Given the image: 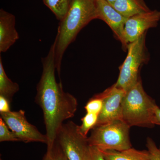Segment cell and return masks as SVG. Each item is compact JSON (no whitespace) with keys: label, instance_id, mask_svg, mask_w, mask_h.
<instances>
[{"label":"cell","instance_id":"obj_14","mask_svg":"<svg viewBox=\"0 0 160 160\" xmlns=\"http://www.w3.org/2000/svg\"><path fill=\"white\" fill-rule=\"evenodd\" d=\"M18 83L12 81L7 76L3 67L2 57H0V96L4 97L11 102L15 93L19 90Z\"/></svg>","mask_w":160,"mask_h":160},{"label":"cell","instance_id":"obj_1","mask_svg":"<svg viewBox=\"0 0 160 160\" xmlns=\"http://www.w3.org/2000/svg\"><path fill=\"white\" fill-rule=\"evenodd\" d=\"M42 62L43 71L37 86L35 101L42 110L48 138L47 149H49L55 143L63 122L74 116L78 102L72 95L64 91L62 82H58L56 79L53 43L48 54L42 58Z\"/></svg>","mask_w":160,"mask_h":160},{"label":"cell","instance_id":"obj_4","mask_svg":"<svg viewBox=\"0 0 160 160\" xmlns=\"http://www.w3.org/2000/svg\"><path fill=\"white\" fill-rule=\"evenodd\" d=\"M130 127L122 120H117L96 126L88 137L89 145L101 151H122L130 149Z\"/></svg>","mask_w":160,"mask_h":160},{"label":"cell","instance_id":"obj_9","mask_svg":"<svg viewBox=\"0 0 160 160\" xmlns=\"http://www.w3.org/2000/svg\"><path fill=\"white\" fill-rule=\"evenodd\" d=\"M160 20V11L151 10L133 16L125 23L124 37L127 45L138 39L150 28L157 26Z\"/></svg>","mask_w":160,"mask_h":160},{"label":"cell","instance_id":"obj_11","mask_svg":"<svg viewBox=\"0 0 160 160\" xmlns=\"http://www.w3.org/2000/svg\"><path fill=\"white\" fill-rule=\"evenodd\" d=\"M14 15L2 9L0 10V52H5L19 38L16 29Z\"/></svg>","mask_w":160,"mask_h":160},{"label":"cell","instance_id":"obj_24","mask_svg":"<svg viewBox=\"0 0 160 160\" xmlns=\"http://www.w3.org/2000/svg\"><path fill=\"white\" fill-rule=\"evenodd\" d=\"M106 1H107L110 5H112L116 0H106Z\"/></svg>","mask_w":160,"mask_h":160},{"label":"cell","instance_id":"obj_19","mask_svg":"<svg viewBox=\"0 0 160 160\" xmlns=\"http://www.w3.org/2000/svg\"><path fill=\"white\" fill-rule=\"evenodd\" d=\"M102 100L95 95L88 101L85 106V109L86 112L94 113L99 115L102 110Z\"/></svg>","mask_w":160,"mask_h":160},{"label":"cell","instance_id":"obj_18","mask_svg":"<svg viewBox=\"0 0 160 160\" xmlns=\"http://www.w3.org/2000/svg\"><path fill=\"white\" fill-rule=\"evenodd\" d=\"M19 142L12 131L9 130V128L4 120L0 118V142Z\"/></svg>","mask_w":160,"mask_h":160},{"label":"cell","instance_id":"obj_5","mask_svg":"<svg viewBox=\"0 0 160 160\" xmlns=\"http://www.w3.org/2000/svg\"><path fill=\"white\" fill-rule=\"evenodd\" d=\"M79 126L72 121L63 123L57 134L56 142L68 160H89L91 147L88 137L81 134Z\"/></svg>","mask_w":160,"mask_h":160},{"label":"cell","instance_id":"obj_13","mask_svg":"<svg viewBox=\"0 0 160 160\" xmlns=\"http://www.w3.org/2000/svg\"><path fill=\"white\" fill-rule=\"evenodd\" d=\"M106 160H149L148 150L130 148L122 151L107 150L101 151Z\"/></svg>","mask_w":160,"mask_h":160},{"label":"cell","instance_id":"obj_15","mask_svg":"<svg viewBox=\"0 0 160 160\" xmlns=\"http://www.w3.org/2000/svg\"><path fill=\"white\" fill-rule=\"evenodd\" d=\"M43 2L57 19L61 21L68 12L71 0H43Z\"/></svg>","mask_w":160,"mask_h":160},{"label":"cell","instance_id":"obj_3","mask_svg":"<svg viewBox=\"0 0 160 160\" xmlns=\"http://www.w3.org/2000/svg\"><path fill=\"white\" fill-rule=\"evenodd\" d=\"M154 100L146 93L139 78L126 92L122 102V120L130 127L152 128L158 125L155 116L157 107Z\"/></svg>","mask_w":160,"mask_h":160},{"label":"cell","instance_id":"obj_8","mask_svg":"<svg viewBox=\"0 0 160 160\" xmlns=\"http://www.w3.org/2000/svg\"><path fill=\"white\" fill-rule=\"evenodd\" d=\"M126 92L114 84L103 92L95 95L103 102L102 108L96 126L115 120H122V102Z\"/></svg>","mask_w":160,"mask_h":160},{"label":"cell","instance_id":"obj_12","mask_svg":"<svg viewBox=\"0 0 160 160\" xmlns=\"http://www.w3.org/2000/svg\"><path fill=\"white\" fill-rule=\"evenodd\" d=\"M111 5L127 18L150 10L145 0H116Z\"/></svg>","mask_w":160,"mask_h":160},{"label":"cell","instance_id":"obj_6","mask_svg":"<svg viewBox=\"0 0 160 160\" xmlns=\"http://www.w3.org/2000/svg\"><path fill=\"white\" fill-rule=\"evenodd\" d=\"M146 35L129 44L127 56L120 67L119 75L115 85L125 91L133 87L139 79V69L146 58Z\"/></svg>","mask_w":160,"mask_h":160},{"label":"cell","instance_id":"obj_2","mask_svg":"<svg viewBox=\"0 0 160 160\" xmlns=\"http://www.w3.org/2000/svg\"><path fill=\"white\" fill-rule=\"evenodd\" d=\"M98 19L96 0H71L65 17L60 21L54 45L55 61L60 76L63 56L84 27Z\"/></svg>","mask_w":160,"mask_h":160},{"label":"cell","instance_id":"obj_17","mask_svg":"<svg viewBox=\"0 0 160 160\" xmlns=\"http://www.w3.org/2000/svg\"><path fill=\"white\" fill-rule=\"evenodd\" d=\"M43 160H68L59 145L56 141L51 149H47Z\"/></svg>","mask_w":160,"mask_h":160},{"label":"cell","instance_id":"obj_10","mask_svg":"<svg viewBox=\"0 0 160 160\" xmlns=\"http://www.w3.org/2000/svg\"><path fill=\"white\" fill-rule=\"evenodd\" d=\"M96 1L98 19L102 20L108 25L117 38L121 42L124 49H127L128 45L124 39V29L128 18L123 16L106 0Z\"/></svg>","mask_w":160,"mask_h":160},{"label":"cell","instance_id":"obj_22","mask_svg":"<svg viewBox=\"0 0 160 160\" xmlns=\"http://www.w3.org/2000/svg\"><path fill=\"white\" fill-rule=\"evenodd\" d=\"M91 147V156L89 160H106L101 151L95 147Z\"/></svg>","mask_w":160,"mask_h":160},{"label":"cell","instance_id":"obj_21","mask_svg":"<svg viewBox=\"0 0 160 160\" xmlns=\"http://www.w3.org/2000/svg\"><path fill=\"white\" fill-rule=\"evenodd\" d=\"M9 101L2 96H0V113H5L11 111Z\"/></svg>","mask_w":160,"mask_h":160},{"label":"cell","instance_id":"obj_20","mask_svg":"<svg viewBox=\"0 0 160 160\" xmlns=\"http://www.w3.org/2000/svg\"><path fill=\"white\" fill-rule=\"evenodd\" d=\"M146 147L149 155V160H160V145L158 147L152 139L147 138Z\"/></svg>","mask_w":160,"mask_h":160},{"label":"cell","instance_id":"obj_16","mask_svg":"<svg viewBox=\"0 0 160 160\" xmlns=\"http://www.w3.org/2000/svg\"><path fill=\"white\" fill-rule=\"evenodd\" d=\"M98 115L86 112V114L82 118V124L79 126L78 129L81 134L87 137L88 132L96 126Z\"/></svg>","mask_w":160,"mask_h":160},{"label":"cell","instance_id":"obj_23","mask_svg":"<svg viewBox=\"0 0 160 160\" xmlns=\"http://www.w3.org/2000/svg\"><path fill=\"white\" fill-rule=\"evenodd\" d=\"M155 116L156 119L158 123V125L160 126V108L158 106L156 109Z\"/></svg>","mask_w":160,"mask_h":160},{"label":"cell","instance_id":"obj_7","mask_svg":"<svg viewBox=\"0 0 160 160\" xmlns=\"http://www.w3.org/2000/svg\"><path fill=\"white\" fill-rule=\"evenodd\" d=\"M0 113L1 118L19 142L25 143L37 142L47 144L48 138L46 135L41 133L37 127L28 122L24 110L20 109L18 111H10Z\"/></svg>","mask_w":160,"mask_h":160}]
</instances>
